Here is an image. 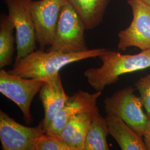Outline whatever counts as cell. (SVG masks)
Wrapping results in <instances>:
<instances>
[{
	"label": "cell",
	"instance_id": "obj_1",
	"mask_svg": "<svg viewBox=\"0 0 150 150\" xmlns=\"http://www.w3.org/2000/svg\"><path fill=\"white\" fill-rule=\"evenodd\" d=\"M105 48L88 49L72 53L46 51L40 49L15 61L13 68L7 71L11 75L26 79L46 80L56 75L64 66L77 61L95 58L105 52Z\"/></svg>",
	"mask_w": 150,
	"mask_h": 150
},
{
	"label": "cell",
	"instance_id": "obj_2",
	"mask_svg": "<svg viewBox=\"0 0 150 150\" xmlns=\"http://www.w3.org/2000/svg\"><path fill=\"white\" fill-rule=\"evenodd\" d=\"M98 57L102 66L84 72L88 83L96 91L102 92L106 86L117 82L122 75L150 67V50L129 54L107 49Z\"/></svg>",
	"mask_w": 150,
	"mask_h": 150
},
{
	"label": "cell",
	"instance_id": "obj_3",
	"mask_svg": "<svg viewBox=\"0 0 150 150\" xmlns=\"http://www.w3.org/2000/svg\"><path fill=\"white\" fill-rule=\"evenodd\" d=\"M134 92L132 86L115 92L104 100V107L107 116H118L143 137L149 116L144 111L141 97L137 96Z\"/></svg>",
	"mask_w": 150,
	"mask_h": 150
},
{
	"label": "cell",
	"instance_id": "obj_4",
	"mask_svg": "<svg viewBox=\"0 0 150 150\" xmlns=\"http://www.w3.org/2000/svg\"><path fill=\"white\" fill-rule=\"evenodd\" d=\"M85 30L80 16L66 0L59 14L54 42L47 51L72 53L88 50Z\"/></svg>",
	"mask_w": 150,
	"mask_h": 150
},
{
	"label": "cell",
	"instance_id": "obj_5",
	"mask_svg": "<svg viewBox=\"0 0 150 150\" xmlns=\"http://www.w3.org/2000/svg\"><path fill=\"white\" fill-rule=\"evenodd\" d=\"M16 30L15 61L36 50V35L31 7L33 0H3Z\"/></svg>",
	"mask_w": 150,
	"mask_h": 150
},
{
	"label": "cell",
	"instance_id": "obj_6",
	"mask_svg": "<svg viewBox=\"0 0 150 150\" xmlns=\"http://www.w3.org/2000/svg\"><path fill=\"white\" fill-rule=\"evenodd\" d=\"M45 80L23 78L1 69L0 92L20 108L23 120L27 124L32 123L33 121L30 112L32 100L40 91Z\"/></svg>",
	"mask_w": 150,
	"mask_h": 150
},
{
	"label": "cell",
	"instance_id": "obj_7",
	"mask_svg": "<svg viewBox=\"0 0 150 150\" xmlns=\"http://www.w3.org/2000/svg\"><path fill=\"white\" fill-rule=\"evenodd\" d=\"M132 12L129 27L118 32L117 47L125 50L135 47L150 50V6L141 0H127Z\"/></svg>",
	"mask_w": 150,
	"mask_h": 150
},
{
	"label": "cell",
	"instance_id": "obj_8",
	"mask_svg": "<svg viewBox=\"0 0 150 150\" xmlns=\"http://www.w3.org/2000/svg\"><path fill=\"white\" fill-rule=\"evenodd\" d=\"M46 132L43 120L37 126H26L0 111V140L3 150H35L36 140Z\"/></svg>",
	"mask_w": 150,
	"mask_h": 150
},
{
	"label": "cell",
	"instance_id": "obj_9",
	"mask_svg": "<svg viewBox=\"0 0 150 150\" xmlns=\"http://www.w3.org/2000/svg\"><path fill=\"white\" fill-rule=\"evenodd\" d=\"M66 2V0L32 1L31 10L40 49L49 47L53 43L59 14Z\"/></svg>",
	"mask_w": 150,
	"mask_h": 150
},
{
	"label": "cell",
	"instance_id": "obj_10",
	"mask_svg": "<svg viewBox=\"0 0 150 150\" xmlns=\"http://www.w3.org/2000/svg\"><path fill=\"white\" fill-rule=\"evenodd\" d=\"M101 95L102 91H96L93 93H90L81 90L74 93L70 96L64 107L54 118L46 134L57 136L70 118L80 113H91L97 107V101Z\"/></svg>",
	"mask_w": 150,
	"mask_h": 150
},
{
	"label": "cell",
	"instance_id": "obj_11",
	"mask_svg": "<svg viewBox=\"0 0 150 150\" xmlns=\"http://www.w3.org/2000/svg\"><path fill=\"white\" fill-rule=\"evenodd\" d=\"M39 93L45 111L43 125L47 131L70 96L64 91L59 73L46 79Z\"/></svg>",
	"mask_w": 150,
	"mask_h": 150
},
{
	"label": "cell",
	"instance_id": "obj_12",
	"mask_svg": "<svg viewBox=\"0 0 150 150\" xmlns=\"http://www.w3.org/2000/svg\"><path fill=\"white\" fill-rule=\"evenodd\" d=\"M108 134L116 141L122 150H147L145 142L118 116H107Z\"/></svg>",
	"mask_w": 150,
	"mask_h": 150
},
{
	"label": "cell",
	"instance_id": "obj_13",
	"mask_svg": "<svg viewBox=\"0 0 150 150\" xmlns=\"http://www.w3.org/2000/svg\"><path fill=\"white\" fill-rule=\"evenodd\" d=\"M80 16L86 30L97 27L102 21L110 0H67Z\"/></svg>",
	"mask_w": 150,
	"mask_h": 150
},
{
	"label": "cell",
	"instance_id": "obj_14",
	"mask_svg": "<svg viewBox=\"0 0 150 150\" xmlns=\"http://www.w3.org/2000/svg\"><path fill=\"white\" fill-rule=\"evenodd\" d=\"M108 129L107 121L97 107L91 113V122L86 134L83 150H109L107 142Z\"/></svg>",
	"mask_w": 150,
	"mask_h": 150
},
{
	"label": "cell",
	"instance_id": "obj_15",
	"mask_svg": "<svg viewBox=\"0 0 150 150\" xmlns=\"http://www.w3.org/2000/svg\"><path fill=\"white\" fill-rule=\"evenodd\" d=\"M14 23L8 15L2 13L0 17V68L10 65L15 51Z\"/></svg>",
	"mask_w": 150,
	"mask_h": 150
},
{
	"label": "cell",
	"instance_id": "obj_16",
	"mask_svg": "<svg viewBox=\"0 0 150 150\" xmlns=\"http://www.w3.org/2000/svg\"><path fill=\"white\" fill-rule=\"evenodd\" d=\"M35 150H72V149L57 136L45 134L36 140Z\"/></svg>",
	"mask_w": 150,
	"mask_h": 150
},
{
	"label": "cell",
	"instance_id": "obj_17",
	"mask_svg": "<svg viewBox=\"0 0 150 150\" xmlns=\"http://www.w3.org/2000/svg\"><path fill=\"white\" fill-rule=\"evenodd\" d=\"M87 113H80L70 118L62 129L59 134L57 136L59 139L69 146L71 148L75 132Z\"/></svg>",
	"mask_w": 150,
	"mask_h": 150
},
{
	"label": "cell",
	"instance_id": "obj_18",
	"mask_svg": "<svg viewBox=\"0 0 150 150\" xmlns=\"http://www.w3.org/2000/svg\"><path fill=\"white\" fill-rule=\"evenodd\" d=\"M91 114H87L76 131L71 144L72 150H83L86 134L91 122Z\"/></svg>",
	"mask_w": 150,
	"mask_h": 150
},
{
	"label": "cell",
	"instance_id": "obj_19",
	"mask_svg": "<svg viewBox=\"0 0 150 150\" xmlns=\"http://www.w3.org/2000/svg\"><path fill=\"white\" fill-rule=\"evenodd\" d=\"M147 115L150 117V74L144 76L135 83Z\"/></svg>",
	"mask_w": 150,
	"mask_h": 150
},
{
	"label": "cell",
	"instance_id": "obj_20",
	"mask_svg": "<svg viewBox=\"0 0 150 150\" xmlns=\"http://www.w3.org/2000/svg\"><path fill=\"white\" fill-rule=\"evenodd\" d=\"M144 141L145 142V145L146 146L147 150H150V117L147 123L146 127L145 128V131L144 133Z\"/></svg>",
	"mask_w": 150,
	"mask_h": 150
},
{
	"label": "cell",
	"instance_id": "obj_21",
	"mask_svg": "<svg viewBox=\"0 0 150 150\" xmlns=\"http://www.w3.org/2000/svg\"><path fill=\"white\" fill-rule=\"evenodd\" d=\"M143 2H144L146 4H147V5L150 6V0H141Z\"/></svg>",
	"mask_w": 150,
	"mask_h": 150
}]
</instances>
